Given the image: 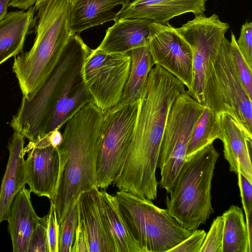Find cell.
<instances>
[{
  "mask_svg": "<svg viewBox=\"0 0 252 252\" xmlns=\"http://www.w3.org/2000/svg\"><path fill=\"white\" fill-rule=\"evenodd\" d=\"M186 91L185 85L166 70L158 65L152 68L125 159L113 183L119 190L157 198L156 173L166 123L176 98Z\"/></svg>",
  "mask_w": 252,
  "mask_h": 252,
  "instance_id": "6da1fadb",
  "label": "cell"
},
{
  "mask_svg": "<svg viewBox=\"0 0 252 252\" xmlns=\"http://www.w3.org/2000/svg\"><path fill=\"white\" fill-rule=\"evenodd\" d=\"M103 112L90 102L65 124L57 184L50 202L59 224L83 192L98 188L96 161L102 134Z\"/></svg>",
  "mask_w": 252,
  "mask_h": 252,
  "instance_id": "7a4b0ae2",
  "label": "cell"
},
{
  "mask_svg": "<svg viewBox=\"0 0 252 252\" xmlns=\"http://www.w3.org/2000/svg\"><path fill=\"white\" fill-rule=\"evenodd\" d=\"M70 0H36L38 17L31 49L16 56L12 67L22 92L30 100L57 65L73 33L70 25Z\"/></svg>",
  "mask_w": 252,
  "mask_h": 252,
  "instance_id": "3957f363",
  "label": "cell"
},
{
  "mask_svg": "<svg viewBox=\"0 0 252 252\" xmlns=\"http://www.w3.org/2000/svg\"><path fill=\"white\" fill-rule=\"evenodd\" d=\"M91 50L77 33L70 36L57 65L46 82L30 100L22 97L10 123L14 131L31 142L47 134L54 108L68 80L82 67Z\"/></svg>",
  "mask_w": 252,
  "mask_h": 252,
  "instance_id": "277c9868",
  "label": "cell"
},
{
  "mask_svg": "<svg viewBox=\"0 0 252 252\" xmlns=\"http://www.w3.org/2000/svg\"><path fill=\"white\" fill-rule=\"evenodd\" d=\"M219 153L213 144L186 158L170 190L166 205L184 228L194 230L214 213L211 184Z\"/></svg>",
  "mask_w": 252,
  "mask_h": 252,
  "instance_id": "5b68a950",
  "label": "cell"
},
{
  "mask_svg": "<svg viewBox=\"0 0 252 252\" xmlns=\"http://www.w3.org/2000/svg\"><path fill=\"white\" fill-rule=\"evenodd\" d=\"M115 196L141 252H168L194 231L182 227L167 209L159 208L151 200L120 190Z\"/></svg>",
  "mask_w": 252,
  "mask_h": 252,
  "instance_id": "8992f818",
  "label": "cell"
},
{
  "mask_svg": "<svg viewBox=\"0 0 252 252\" xmlns=\"http://www.w3.org/2000/svg\"><path fill=\"white\" fill-rule=\"evenodd\" d=\"M252 101L236 70L230 41L224 36L217 55L210 61L206 69L203 105L217 115H229L252 136Z\"/></svg>",
  "mask_w": 252,
  "mask_h": 252,
  "instance_id": "52a82bcc",
  "label": "cell"
},
{
  "mask_svg": "<svg viewBox=\"0 0 252 252\" xmlns=\"http://www.w3.org/2000/svg\"><path fill=\"white\" fill-rule=\"evenodd\" d=\"M205 106L187 92L174 101L168 115L160 148L158 167L159 186L169 192L186 158L192 130Z\"/></svg>",
  "mask_w": 252,
  "mask_h": 252,
  "instance_id": "ba28073f",
  "label": "cell"
},
{
  "mask_svg": "<svg viewBox=\"0 0 252 252\" xmlns=\"http://www.w3.org/2000/svg\"><path fill=\"white\" fill-rule=\"evenodd\" d=\"M140 99L120 102L103 112L102 134L96 161L97 187L106 189L122 166L136 123Z\"/></svg>",
  "mask_w": 252,
  "mask_h": 252,
  "instance_id": "9c48e42d",
  "label": "cell"
},
{
  "mask_svg": "<svg viewBox=\"0 0 252 252\" xmlns=\"http://www.w3.org/2000/svg\"><path fill=\"white\" fill-rule=\"evenodd\" d=\"M131 58L126 53L91 50L82 67L83 81L92 102L105 112L120 103L130 71Z\"/></svg>",
  "mask_w": 252,
  "mask_h": 252,
  "instance_id": "30bf717a",
  "label": "cell"
},
{
  "mask_svg": "<svg viewBox=\"0 0 252 252\" xmlns=\"http://www.w3.org/2000/svg\"><path fill=\"white\" fill-rule=\"evenodd\" d=\"M216 14L206 17L203 13L195 15L180 28L177 33L189 45L192 54L193 82L187 93L203 105V90L206 69L210 61L219 52L225 32L229 29Z\"/></svg>",
  "mask_w": 252,
  "mask_h": 252,
  "instance_id": "8fae6325",
  "label": "cell"
},
{
  "mask_svg": "<svg viewBox=\"0 0 252 252\" xmlns=\"http://www.w3.org/2000/svg\"><path fill=\"white\" fill-rule=\"evenodd\" d=\"M149 31L148 46L155 65L173 75L189 91L193 82L192 54L189 45L169 24L153 22Z\"/></svg>",
  "mask_w": 252,
  "mask_h": 252,
  "instance_id": "7c38bea8",
  "label": "cell"
},
{
  "mask_svg": "<svg viewBox=\"0 0 252 252\" xmlns=\"http://www.w3.org/2000/svg\"><path fill=\"white\" fill-rule=\"evenodd\" d=\"M28 156L25 160L27 184L30 190L39 196L51 200L57 184L60 159L56 148L28 144L24 149Z\"/></svg>",
  "mask_w": 252,
  "mask_h": 252,
  "instance_id": "4fadbf2b",
  "label": "cell"
},
{
  "mask_svg": "<svg viewBox=\"0 0 252 252\" xmlns=\"http://www.w3.org/2000/svg\"><path fill=\"white\" fill-rule=\"evenodd\" d=\"M207 0H134L122 6L119 19L145 18L161 24H169L172 18L191 12L194 15L206 10Z\"/></svg>",
  "mask_w": 252,
  "mask_h": 252,
  "instance_id": "5bb4252c",
  "label": "cell"
},
{
  "mask_svg": "<svg viewBox=\"0 0 252 252\" xmlns=\"http://www.w3.org/2000/svg\"><path fill=\"white\" fill-rule=\"evenodd\" d=\"M222 133L224 158L231 172L243 174L252 183V136L248 134L229 115H217Z\"/></svg>",
  "mask_w": 252,
  "mask_h": 252,
  "instance_id": "9a60e30c",
  "label": "cell"
},
{
  "mask_svg": "<svg viewBox=\"0 0 252 252\" xmlns=\"http://www.w3.org/2000/svg\"><path fill=\"white\" fill-rule=\"evenodd\" d=\"M24 136L14 131L8 142L9 156L0 191V223L8 220L12 203L27 183Z\"/></svg>",
  "mask_w": 252,
  "mask_h": 252,
  "instance_id": "2e32d148",
  "label": "cell"
},
{
  "mask_svg": "<svg viewBox=\"0 0 252 252\" xmlns=\"http://www.w3.org/2000/svg\"><path fill=\"white\" fill-rule=\"evenodd\" d=\"M77 201L79 220L87 238L89 252H115L105 228L98 188L83 192Z\"/></svg>",
  "mask_w": 252,
  "mask_h": 252,
  "instance_id": "e0dca14e",
  "label": "cell"
},
{
  "mask_svg": "<svg viewBox=\"0 0 252 252\" xmlns=\"http://www.w3.org/2000/svg\"><path fill=\"white\" fill-rule=\"evenodd\" d=\"M153 21L145 18L119 19L108 28L97 48L110 53H126L148 44L149 25Z\"/></svg>",
  "mask_w": 252,
  "mask_h": 252,
  "instance_id": "ac0fdd59",
  "label": "cell"
},
{
  "mask_svg": "<svg viewBox=\"0 0 252 252\" xmlns=\"http://www.w3.org/2000/svg\"><path fill=\"white\" fill-rule=\"evenodd\" d=\"M30 189L24 186L11 206L8 221L14 252H28L30 239L39 220L32 205Z\"/></svg>",
  "mask_w": 252,
  "mask_h": 252,
  "instance_id": "d6986e66",
  "label": "cell"
},
{
  "mask_svg": "<svg viewBox=\"0 0 252 252\" xmlns=\"http://www.w3.org/2000/svg\"><path fill=\"white\" fill-rule=\"evenodd\" d=\"M100 207L105 228L115 252H141L119 209L115 196L99 190Z\"/></svg>",
  "mask_w": 252,
  "mask_h": 252,
  "instance_id": "ffe728a7",
  "label": "cell"
},
{
  "mask_svg": "<svg viewBox=\"0 0 252 252\" xmlns=\"http://www.w3.org/2000/svg\"><path fill=\"white\" fill-rule=\"evenodd\" d=\"M34 7L7 13L0 21V65L22 52L26 37L34 24Z\"/></svg>",
  "mask_w": 252,
  "mask_h": 252,
  "instance_id": "44dd1931",
  "label": "cell"
},
{
  "mask_svg": "<svg viewBox=\"0 0 252 252\" xmlns=\"http://www.w3.org/2000/svg\"><path fill=\"white\" fill-rule=\"evenodd\" d=\"M130 0H73L70 11L72 32L80 33L89 28L117 20L113 11L118 5H126Z\"/></svg>",
  "mask_w": 252,
  "mask_h": 252,
  "instance_id": "7402d4cb",
  "label": "cell"
},
{
  "mask_svg": "<svg viewBox=\"0 0 252 252\" xmlns=\"http://www.w3.org/2000/svg\"><path fill=\"white\" fill-rule=\"evenodd\" d=\"M82 68L76 71L68 80L52 115L47 133L59 130L92 97L83 81Z\"/></svg>",
  "mask_w": 252,
  "mask_h": 252,
  "instance_id": "603a6c76",
  "label": "cell"
},
{
  "mask_svg": "<svg viewBox=\"0 0 252 252\" xmlns=\"http://www.w3.org/2000/svg\"><path fill=\"white\" fill-rule=\"evenodd\" d=\"M131 58L128 77L120 102L140 98L146 88L150 72L155 65L148 44L127 52Z\"/></svg>",
  "mask_w": 252,
  "mask_h": 252,
  "instance_id": "cb8c5ba5",
  "label": "cell"
},
{
  "mask_svg": "<svg viewBox=\"0 0 252 252\" xmlns=\"http://www.w3.org/2000/svg\"><path fill=\"white\" fill-rule=\"evenodd\" d=\"M224 220L222 252H252L242 209L232 205L222 215Z\"/></svg>",
  "mask_w": 252,
  "mask_h": 252,
  "instance_id": "d4e9b609",
  "label": "cell"
},
{
  "mask_svg": "<svg viewBox=\"0 0 252 252\" xmlns=\"http://www.w3.org/2000/svg\"><path fill=\"white\" fill-rule=\"evenodd\" d=\"M222 133L217 115L205 106L203 112L191 133L186 158L213 144L217 139L221 140Z\"/></svg>",
  "mask_w": 252,
  "mask_h": 252,
  "instance_id": "484cf974",
  "label": "cell"
},
{
  "mask_svg": "<svg viewBox=\"0 0 252 252\" xmlns=\"http://www.w3.org/2000/svg\"><path fill=\"white\" fill-rule=\"evenodd\" d=\"M78 220V206L77 199L63 220L59 224L58 252H71Z\"/></svg>",
  "mask_w": 252,
  "mask_h": 252,
  "instance_id": "4316f807",
  "label": "cell"
},
{
  "mask_svg": "<svg viewBox=\"0 0 252 252\" xmlns=\"http://www.w3.org/2000/svg\"><path fill=\"white\" fill-rule=\"evenodd\" d=\"M230 51L240 80L249 98L252 100V68L249 67L240 51L235 36L232 32L231 33Z\"/></svg>",
  "mask_w": 252,
  "mask_h": 252,
  "instance_id": "83f0119b",
  "label": "cell"
},
{
  "mask_svg": "<svg viewBox=\"0 0 252 252\" xmlns=\"http://www.w3.org/2000/svg\"><path fill=\"white\" fill-rule=\"evenodd\" d=\"M223 224L222 215L214 220L199 252H222Z\"/></svg>",
  "mask_w": 252,
  "mask_h": 252,
  "instance_id": "f1b7e54d",
  "label": "cell"
},
{
  "mask_svg": "<svg viewBox=\"0 0 252 252\" xmlns=\"http://www.w3.org/2000/svg\"><path fill=\"white\" fill-rule=\"evenodd\" d=\"M47 215L40 218L31 236L28 252H49L47 234Z\"/></svg>",
  "mask_w": 252,
  "mask_h": 252,
  "instance_id": "f546056e",
  "label": "cell"
},
{
  "mask_svg": "<svg viewBox=\"0 0 252 252\" xmlns=\"http://www.w3.org/2000/svg\"><path fill=\"white\" fill-rule=\"evenodd\" d=\"M238 47L249 67L252 68V22H246L242 26Z\"/></svg>",
  "mask_w": 252,
  "mask_h": 252,
  "instance_id": "4dcf8cb0",
  "label": "cell"
},
{
  "mask_svg": "<svg viewBox=\"0 0 252 252\" xmlns=\"http://www.w3.org/2000/svg\"><path fill=\"white\" fill-rule=\"evenodd\" d=\"M206 235L204 230H194L185 240L168 252H199Z\"/></svg>",
  "mask_w": 252,
  "mask_h": 252,
  "instance_id": "1f68e13d",
  "label": "cell"
},
{
  "mask_svg": "<svg viewBox=\"0 0 252 252\" xmlns=\"http://www.w3.org/2000/svg\"><path fill=\"white\" fill-rule=\"evenodd\" d=\"M47 234L49 252H58L59 223L55 206L50 202V207L47 215Z\"/></svg>",
  "mask_w": 252,
  "mask_h": 252,
  "instance_id": "d6a6232c",
  "label": "cell"
},
{
  "mask_svg": "<svg viewBox=\"0 0 252 252\" xmlns=\"http://www.w3.org/2000/svg\"><path fill=\"white\" fill-rule=\"evenodd\" d=\"M237 174L242 206L246 218L252 214V183L241 173L238 172Z\"/></svg>",
  "mask_w": 252,
  "mask_h": 252,
  "instance_id": "836d02e7",
  "label": "cell"
},
{
  "mask_svg": "<svg viewBox=\"0 0 252 252\" xmlns=\"http://www.w3.org/2000/svg\"><path fill=\"white\" fill-rule=\"evenodd\" d=\"M71 252H89L87 238L83 226L79 220Z\"/></svg>",
  "mask_w": 252,
  "mask_h": 252,
  "instance_id": "e575fe53",
  "label": "cell"
},
{
  "mask_svg": "<svg viewBox=\"0 0 252 252\" xmlns=\"http://www.w3.org/2000/svg\"><path fill=\"white\" fill-rule=\"evenodd\" d=\"M36 1V0H10L9 6L27 10L35 4Z\"/></svg>",
  "mask_w": 252,
  "mask_h": 252,
  "instance_id": "d590c367",
  "label": "cell"
},
{
  "mask_svg": "<svg viewBox=\"0 0 252 252\" xmlns=\"http://www.w3.org/2000/svg\"><path fill=\"white\" fill-rule=\"evenodd\" d=\"M10 0H0V21L7 13V9Z\"/></svg>",
  "mask_w": 252,
  "mask_h": 252,
  "instance_id": "8d00e7d4",
  "label": "cell"
},
{
  "mask_svg": "<svg viewBox=\"0 0 252 252\" xmlns=\"http://www.w3.org/2000/svg\"><path fill=\"white\" fill-rule=\"evenodd\" d=\"M70 0L71 1V3H72L73 0Z\"/></svg>",
  "mask_w": 252,
  "mask_h": 252,
  "instance_id": "74e56055",
  "label": "cell"
}]
</instances>
